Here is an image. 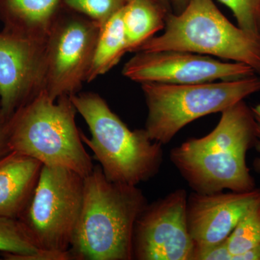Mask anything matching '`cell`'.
<instances>
[{"label": "cell", "instance_id": "obj_1", "mask_svg": "<svg viewBox=\"0 0 260 260\" xmlns=\"http://www.w3.org/2000/svg\"><path fill=\"white\" fill-rule=\"evenodd\" d=\"M256 139L251 107L241 101L221 112L218 124L209 134L173 148L170 158L195 192L250 191L256 184L246 155Z\"/></svg>", "mask_w": 260, "mask_h": 260}, {"label": "cell", "instance_id": "obj_2", "mask_svg": "<svg viewBox=\"0 0 260 260\" xmlns=\"http://www.w3.org/2000/svg\"><path fill=\"white\" fill-rule=\"evenodd\" d=\"M138 186L109 180L100 165L84 177L83 198L71 260L133 259V232L148 205Z\"/></svg>", "mask_w": 260, "mask_h": 260}, {"label": "cell", "instance_id": "obj_3", "mask_svg": "<svg viewBox=\"0 0 260 260\" xmlns=\"http://www.w3.org/2000/svg\"><path fill=\"white\" fill-rule=\"evenodd\" d=\"M70 99L91 135L89 138L81 132L82 140L109 180L138 186L158 174L164 145L152 140L145 128L130 129L99 94L78 93Z\"/></svg>", "mask_w": 260, "mask_h": 260}, {"label": "cell", "instance_id": "obj_4", "mask_svg": "<svg viewBox=\"0 0 260 260\" xmlns=\"http://www.w3.org/2000/svg\"><path fill=\"white\" fill-rule=\"evenodd\" d=\"M77 113L70 96L53 101L43 90L8 119L10 150L87 177L95 166L76 125Z\"/></svg>", "mask_w": 260, "mask_h": 260}, {"label": "cell", "instance_id": "obj_5", "mask_svg": "<svg viewBox=\"0 0 260 260\" xmlns=\"http://www.w3.org/2000/svg\"><path fill=\"white\" fill-rule=\"evenodd\" d=\"M181 51L249 65L260 75V37L236 26L213 0H189L178 14L168 15L164 32L138 51Z\"/></svg>", "mask_w": 260, "mask_h": 260}, {"label": "cell", "instance_id": "obj_6", "mask_svg": "<svg viewBox=\"0 0 260 260\" xmlns=\"http://www.w3.org/2000/svg\"><path fill=\"white\" fill-rule=\"evenodd\" d=\"M141 88L148 107L145 129L152 140L166 145L193 121L221 113L260 91V78L191 85L147 83Z\"/></svg>", "mask_w": 260, "mask_h": 260}, {"label": "cell", "instance_id": "obj_7", "mask_svg": "<svg viewBox=\"0 0 260 260\" xmlns=\"http://www.w3.org/2000/svg\"><path fill=\"white\" fill-rule=\"evenodd\" d=\"M84 177L65 168L43 165L20 219L42 250L69 253L83 198Z\"/></svg>", "mask_w": 260, "mask_h": 260}, {"label": "cell", "instance_id": "obj_8", "mask_svg": "<svg viewBox=\"0 0 260 260\" xmlns=\"http://www.w3.org/2000/svg\"><path fill=\"white\" fill-rule=\"evenodd\" d=\"M61 9L47 39L45 91L53 101L79 93L91 66L100 26Z\"/></svg>", "mask_w": 260, "mask_h": 260}, {"label": "cell", "instance_id": "obj_9", "mask_svg": "<svg viewBox=\"0 0 260 260\" xmlns=\"http://www.w3.org/2000/svg\"><path fill=\"white\" fill-rule=\"evenodd\" d=\"M187 200L185 189H177L147 205L135 223L133 259L193 260Z\"/></svg>", "mask_w": 260, "mask_h": 260}, {"label": "cell", "instance_id": "obj_10", "mask_svg": "<svg viewBox=\"0 0 260 260\" xmlns=\"http://www.w3.org/2000/svg\"><path fill=\"white\" fill-rule=\"evenodd\" d=\"M122 74L140 84L191 85L240 79L256 74L249 65L224 62L209 56L181 51H138Z\"/></svg>", "mask_w": 260, "mask_h": 260}, {"label": "cell", "instance_id": "obj_11", "mask_svg": "<svg viewBox=\"0 0 260 260\" xmlns=\"http://www.w3.org/2000/svg\"><path fill=\"white\" fill-rule=\"evenodd\" d=\"M47 39L25 37L5 29L0 31V107L3 121L45 90Z\"/></svg>", "mask_w": 260, "mask_h": 260}, {"label": "cell", "instance_id": "obj_12", "mask_svg": "<svg viewBox=\"0 0 260 260\" xmlns=\"http://www.w3.org/2000/svg\"><path fill=\"white\" fill-rule=\"evenodd\" d=\"M260 203V188L250 191L188 195L187 223L194 245L193 260L229 238L241 219Z\"/></svg>", "mask_w": 260, "mask_h": 260}, {"label": "cell", "instance_id": "obj_13", "mask_svg": "<svg viewBox=\"0 0 260 260\" xmlns=\"http://www.w3.org/2000/svg\"><path fill=\"white\" fill-rule=\"evenodd\" d=\"M43 164L11 151L0 158V215L20 218L28 206Z\"/></svg>", "mask_w": 260, "mask_h": 260}, {"label": "cell", "instance_id": "obj_14", "mask_svg": "<svg viewBox=\"0 0 260 260\" xmlns=\"http://www.w3.org/2000/svg\"><path fill=\"white\" fill-rule=\"evenodd\" d=\"M63 0H0L5 30L46 39L62 9Z\"/></svg>", "mask_w": 260, "mask_h": 260}, {"label": "cell", "instance_id": "obj_15", "mask_svg": "<svg viewBox=\"0 0 260 260\" xmlns=\"http://www.w3.org/2000/svg\"><path fill=\"white\" fill-rule=\"evenodd\" d=\"M168 9L155 0H128L123 7V23L128 52H135L165 28Z\"/></svg>", "mask_w": 260, "mask_h": 260}, {"label": "cell", "instance_id": "obj_16", "mask_svg": "<svg viewBox=\"0 0 260 260\" xmlns=\"http://www.w3.org/2000/svg\"><path fill=\"white\" fill-rule=\"evenodd\" d=\"M126 52L122 8L100 27L86 83L110 71Z\"/></svg>", "mask_w": 260, "mask_h": 260}, {"label": "cell", "instance_id": "obj_17", "mask_svg": "<svg viewBox=\"0 0 260 260\" xmlns=\"http://www.w3.org/2000/svg\"><path fill=\"white\" fill-rule=\"evenodd\" d=\"M0 254L9 260H58L54 251L42 250L21 220L0 215Z\"/></svg>", "mask_w": 260, "mask_h": 260}, {"label": "cell", "instance_id": "obj_18", "mask_svg": "<svg viewBox=\"0 0 260 260\" xmlns=\"http://www.w3.org/2000/svg\"><path fill=\"white\" fill-rule=\"evenodd\" d=\"M232 257L260 247V203L247 212L225 241Z\"/></svg>", "mask_w": 260, "mask_h": 260}, {"label": "cell", "instance_id": "obj_19", "mask_svg": "<svg viewBox=\"0 0 260 260\" xmlns=\"http://www.w3.org/2000/svg\"><path fill=\"white\" fill-rule=\"evenodd\" d=\"M128 0H63L62 7L102 26L126 5Z\"/></svg>", "mask_w": 260, "mask_h": 260}, {"label": "cell", "instance_id": "obj_20", "mask_svg": "<svg viewBox=\"0 0 260 260\" xmlns=\"http://www.w3.org/2000/svg\"><path fill=\"white\" fill-rule=\"evenodd\" d=\"M230 8L243 30L260 37V0H219Z\"/></svg>", "mask_w": 260, "mask_h": 260}, {"label": "cell", "instance_id": "obj_21", "mask_svg": "<svg viewBox=\"0 0 260 260\" xmlns=\"http://www.w3.org/2000/svg\"><path fill=\"white\" fill-rule=\"evenodd\" d=\"M225 241L205 251L198 256L197 260H231V253Z\"/></svg>", "mask_w": 260, "mask_h": 260}, {"label": "cell", "instance_id": "obj_22", "mask_svg": "<svg viewBox=\"0 0 260 260\" xmlns=\"http://www.w3.org/2000/svg\"><path fill=\"white\" fill-rule=\"evenodd\" d=\"M251 110L256 124V139L254 148L258 153V156L253 160L252 167L254 172L260 175V104L251 107Z\"/></svg>", "mask_w": 260, "mask_h": 260}, {"label": "cell", "instance_id": "obj_23", "mask_svg": "<svg viewBox=\"0 0 260 260\" xmlns=\"http://www.w3.org/2000/svg\"><path fill=\"white\" fill-rule=\"evenodd\" d=\"M9 121L0 123V158L11 152L9 145Z\"/></svg>", "mask_w": 260, "mask_h": 260}, {"label": "cell", "instance_id": "obj_24", "mask_svg": "<svg viewBox=\"0 0 260 260\" xmlns=\"http://www.w3.org/2000/svg\"><path fill=\"white\" fill-rule=\"evenodd\" d=\"M232 260H260V247L236 254L232 256Z\"/></svg>", "mask_w": 260, "mask_h": 260}, {"label": "cell", "instance_id": "obj_25", "mask_svg": "<svg viewBox=\"0 0 260 260\" xmlns=\"http://www.w3.org/2000/svg\"><path fill=\"white\" fill-rule=\"evenodd\" d=\"M173 1L179 7V10H180V12H181L184 9L186 5H187L189 0H173Z\"/></svg>", "mask_w": 260, "mask_h": 260}, {"label": "cell", "instance_id": "obj_26", "mask_svg": "<svg viewBox=\"0 0 260 260\" xmlns=\"http://www.w3.org/2000/svg\"><path fill=\"white\" fill-rule=\"evenodd\" d=\"M155 1L158 2V3H160L162 5V6L165 7L166 8H167L169 10V0H155Z\"/></svg>", "mask_w": 260, "mask_h": 260}, {"label": "cell", "instance_id": "obj_27", "mask_svg": "<svg viewBox=\"0 0 260 260\" xmlns=\"http://www.w3.org/2000/svg\"><path fill=\"white\" fill-rule=\"evenodd\" d=\"M3 115H2L1 107H0V123L3 122Z\"/></svg>", "mask_w": 260, "mask_h": 260}]
</instances>
